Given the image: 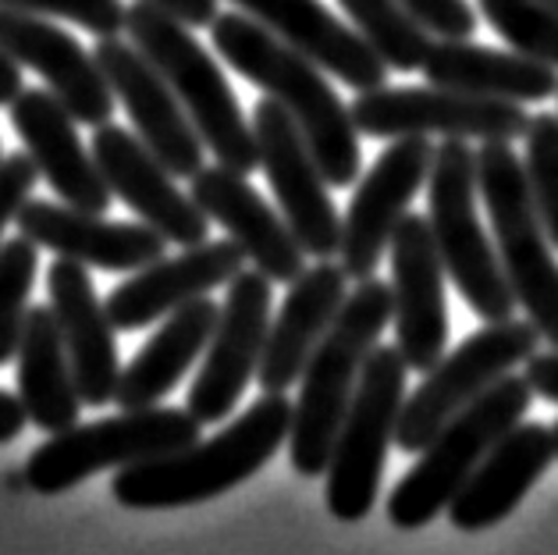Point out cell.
I'll use <instances>...</instances> for the list:
<instances>
[{"label":"cell","instance_id":"1","mask_svg":"<svg viewBox=\"0 0 558 555\" xmlns=\"http://www.w3.org/2000/svg\"><path fill=\"white\" fill-rule=\"evenodd\" d=\"M210 36L217 53L239 75H246L253 86H260L270 100H278L292 114L331 189H349L360 179V129L317 61L281 44L267 25L250 19L246 11L217 15Z\"/></svg>","mask_w":558,"mask_h":555},{"label":"cell","instance_id":"2","mask_svg":"<svg viewBox=\"0 0 558 555\" xmlns=\"http://www.w3.org/2000/svg\"><path fill=\"white\" fill-rule=\"evenodd\" d=\"M292 431V402L284 391H264L235 424L210 442H193L179 453L118 467L111 492L125 509H182L231 492L250 481L281 449Z\"/></svg>","mask_w":558,"mask_h":555},{"label":"cell","instance_id":"3","mask_svg":"<svg viewBox=\"0 0 558 555\" xmlns=\"http://www.w3.org/2000/svg\"><path fill=\"white\" fill-rule=\"evenodd\" d=\"M391 317V286L377 278H363L360 289L345 295L328 335L310 353L303 377H299L303 388L292 402L289 459L295 473H303V478L328 473L338 427L345 421L360 371Z\"/></svg>","mask_w":558,"mask_h":555},{"label":"cell","instance_id":"4","mask_svg":"<svg viewBox=\"0 0 558 555\" xmlns=\"http://www.w3.org/2000/svg\"><path fill=\"white\" fill-rule=\"evenodd\" d=\"M125 33L146 53L149 64L165 75V83L185 107L189 121L196 125L203 146L214 150L217 165L242 174H253L260 168V146H256L253 121H246L225 72L196 44L189 25L143 0V4L129 8Z\"/></svg>","mask_w":558,"mask_h":555},{"label":"cell","instance_id":"5","mask_svg":"<svg viewBox=\"0 0 558 555\" xmlns=\"http://www.w3.org/2000/svg\"><path fill=\"white\" fill-rule=\"evenodd\" d=\"M534 388H530L526 374H506L473 399L466 410H459L438 435H434L413 470L395 484L388 495V520L399 531H416V527L441 517L456 492L466 484V478L476 470V463L487 456V449L506 435L509 427L523 421L530 410Z\"/></svg>","mask_w":558,"mask_h":555},{"label":"cell","instance_id":"6","mask_svg":"<svg viewBox=\"0 0 558 555\" xmlns=\"http://www.w3.org/2000/svg\"><path fill=\"white\" fill-rule=\"evenodd\" d=\"M476 189L492 218L495 250L512 286L515 306H523L541 338H548L558 349V261L534 200H530L523 160L515 157L509 140H481Z\"/></svg>","mask_w":558,"mask_h":555},{"label":"cell","instance_id":"7","mask_svg":"<svg viewBox=\"0 0 558 555\" xmlns=\"http://www.w3.org/2000/svg\"><path fill=\"white\" fill-rule=\"evenodd\" d=\"M476 150L470 140H445L434 150L427 174L430 232L441 253L445 275L452 278L462 303L484 321H506L515 314V295L501 270L498 250L476 218Z\"/></svg>","mask_w":558,"mask_h":555},{"label":"cell","instance_id":"8","mask_svg":"<svg viewBox=\"0 0 558 555\" xmlns=\"http://www.w3.org/2000/svg\"><path fill=\"white\" fill-rule=\"evenodd\" d=\"M199 421L174 406H143L93 424H72L33 449L25 484L39 495H61L100 470L129 467L140 459L179 453L199 442Z\"/></svg>","mask_w":558,"mask_h":555},{"label":"cell","instance_id":"9","mask_svg":"<svg viewBox=\"0 0 558 555\" xmlns=\"http://www.w3.org/2000/svg\"><path fill=\"white\" fill-rule=\"evenodd\" d=\"M405 374L410 367H405L399 346H374L363 363L328 463V495L324 498L338 520L356 523L377 503L385 456L395 442L405 399Z\"/></svg>","mask_w":558,"mask_h":555},{"label":"cell","instance_id":"10","mask_svg":"<svg viewBox=\"0 0 558 555\" xmlns=\"http://www.w3.org/2000/svg\"><path fill=\"white\" fill-rule=\"evenodd\" d=\"M537 338L541 331L520 317L487 321L481 331L466 335L424 374L413 396L402 399L395 445L402 453H420L459 410L534 357Z\"/></svg>","mask_w":558,"mask_h":555},{"label":"cell","instance_id":"11","mask_svg":"<svg viewBox=\"0 0 558 555\" xmlns=\"http://www.w3.org/2000/svg\"><path fill=\"white\" fill-rule=\"evenodd\" d=\"M352 121L374 140L445 135V140H523L530 114L515 100L473 97L445 86H377L356 93Z\"/></svg>","mask_w":558,"mask_h":555},{"label":"cell","instance_id":"12","mask_svg":"<svg viewBox=\"0 0 558 555\" xmlns=\"http://www.w3.org/2000/svg\"><path fill=\"white\" fill-rule=\"evenodd\" d=\"M270 328V278L260 270L242 267L228 281L225 306L217 314L207 360L189 388L185 410L207 427L225 421L235 410L239 399L246 396L250 382L260 371L264 342Z\"/></svg>","mask_w":558,"mask_h":555},{"label":"cell","instance_id":"13","mask_svg":"<svg viewBox=\"0 0 558 555\" xmlns=\"http://www.w3.org/2000/svg\"><path fill=\"white\" fill-rule=\"evenodd\" d=\"M253 135L260 146V168L267 171L281 218L289 221L299 246L306 256L331 261L342 242V221L331 203L328 179L313 160L292 114L278 100L264 97L253 107Z\"/></svg>","mask_w":558,"mask_h":555},{"label":"cell","instance_id":"14","mask_svg":"<svg viewBox=\"0 0 558 555\" xmlns=\"http://www.w3.org/2000/svg\"><path fill=\"white\" fill-rule=\"evenodd\" d=\"M391 306H395V346L405 367L427 374L445 357L448 346V303H445V264L434 246L430 221L405 210L395 225L391 242Z\"/></svg>","mask_w":558,"mask_h":555},{"label":"cell","instance_id":"15","mask_svg":"<svg viewBox=\"0 0 558 555\" xmlns=\"http://www.w3.org/2000/svg\"><path fill=\"white\" fill-rule=\"evenodd\" d=\"M434 150L438 146L427 143V135H402L360 179L342 221V242H338V256L349 278H374L377 264L388 253L395 225L405 218L413 196L427 182Z\"/></svg>","mask_w":558,"mask_h":555},{"label":"cell","instance_id":"16","mask_svg":"<svg viewBox=\"0 0 558 555\" xmlns=\"http://www.w3.org/2000/svg\"><path fill=\"white\" fill-rule=\"evenodd\" d=\"M93 58L104 68L114 100H121L140 140L157 154L160 165L174 179H193L203 168V140L174 97V89L165 83V75L149 64L140 47L118 36H104Z\"/></svg>","mask_w":558,"mask_h":555},{"label":"cell","instance_id":"17","mask_svg":"<svg viewBox=\"0 0 558 555\" xmlns=\"http://www.w3.org/2000/svg\"><path fill=\"white\" fill-rule=\"evenodd\" d=\"M89 150L97 157L111 193L140 214L146 225H154L168 242H179L185 250L207 242L210 218L196 207L193 196H185L171 182L174 174L160 165L157 154L149 150L140 135L104 121L93 132Z\"/></svg>","mask_w":558,"mask_h":555},{"label":"cell","instance_id":"18","mask_svg":"<svg viewBox=\"0 0 558 555\" xmlns=\"http://www.w3.org/2000/svg\"><path fill=\"white\" fill-rule=\"evenodd\" d=\"M0 50L11 53L19 64L33 68L47 79L50 93L58 97L78 125H104L114 114V89L107 83L104 68L89 50L78 47L58 25L44 22L29 11L0 8Z\"/></svg>","mask_w":558,"mask_h":555},{"label":"cell","instance_id":"19","mask_svg":"<svg viewBox=\"0 0 558 555\" xmlns=\"http://www.w3.org/2000/svg\"><path fill=\"white\" fill-rule=\"evenodd\" d=\"M189 196L210 221L225 228L228 239L239 242L246 261H253V267L270 281L292 286L306 270V250L299 246L289 221L270 210V203H264L242 171L225 165L199 168L189 179Z\"/></svg>","mask_w":558,"mask_h":555},{"label":"cell","instance_id":"20","mask_svg":"<svg viewBox=\"0 0 558 555\" xmlns=\"http://www.w3.org/2000/svg\"><path fill=\"white\" fill-rule=\"evenodd\" d=\"M11 125L25 143V154L33 157L39 179H47L68 207L107 214L114 200L111 185L93 150H86V143L78 140V121L50 89H22L11 100Z\"/></svg>","mask_w":558,"mask_h":555},{"label":"cell","instance_id":"21","mask_svg":"<svg viewBox=\"0 0 558 555\" xmlns=\"http://www.w3.org/2000/svg\"><path fill=\"white\" fill-rule=\"evenodd\" d=\"M242 267H246V253H242L235 239L199 242V246H189L182 256H171V261L160 256V261L140 267L129 281H121L107 295V317L121 331L149 328V324L174 314L196 295L228 286Z\"/></svg>","mask_w":558,"mask_h":555},{"label":"cell","instance_id":"22","mask_svg":"<svg viewBox=\"0 0 558 555\" xmlns=\"http://www.w3.org/2000/svg\"><path fill=\"white\" fill-rule=\"evenodd\" d=\"M19 232L36 246H47L58 256L104 270H140L165 256L168 239L154 225L104 221V214L75 210L68 203L25 200L19 210Z\"/></svg>","mask_w":558,"mask_h":555},{"label":"cell","instance_id":"23","mask_svg":"<svg viewBox=\"0 0 558 555\" xmlns=\"http://www.w3.org/2000/svg\"><path fill=\"white\" fill-rule=\"evenodd\" d=\"M47 289H50V310L58 317V328L72 363L75 388L83 406H104L114 402L118 388V342L114 324L107 317V306L100 303L97 289L86 275V264L78 261H53L47 267Z\"/></svg>","mask_w":558,"mask_h":555},{"label":"cell","instance_id":"24","mask_svg":"<svg viewBox=\"0 0 558 555\" xmlns=\"http://www.w3.org/2000/svg\"><path fill=\"white\" fill-rule=\"evenodd\" d=\"M555 456L551 427L537 421L509 427L448 503V520L459 531H487L506 520L555 463Z\"/></svg>","mask_w":558,"mask_h":555},{"label":"cell","instance_id":"25","mask_svg":"<svg viewBox=\"0 0 558 555\" xmlns=\"http://www.w3.org/2000/svg\"><path fill=\"white\" fill-rule=\"evenodd\" d=\"M345 295H349V275L335 261L313 264L292 281L278 317H270L267 328L260 371H256V382H260L264 391H284L303 377L310 353L328 335Z\"/></svg>","mask_w":558,"mask_h":555},{"label":"cell","instance_id":"26","mask_svg":"<svg viewBox=\"0 0 558 555\" xmlns=\"http://www.w3.org/2000/svg\"><path fill=\"white\" fill-rule=\"evenodd\" d=\"M250 19L267 25L281 44L306 53L324 72L342 79L356 93L377 89L388 83L391 68L377 58V50L345 22H338L320 0H231Z\"/></svg>","mask_w":558,"mask_h":555},{"label":"cell","instance_id":"27","mask_svg":"<svg viewBox=\"0 0 558 555\" xmlns=\"http://www.w3.org/2000/svg\"><path fill=\"white\" fill-rule=\"evenodd\" d=\"M424 79L430 86L462 89L473 97L541 104L558 93L555 64L520 50H495L470 39H438L424 58Z\"/></svg>","mask_w":558,"mask_h":555},{"label":"cell","instance_id":"28","mask_svg":"<svg viewBox=\"0 0 558 555\" xmlns=\"http://www.w3.org/2000/svg\"><path fill=\"white\" fill-rule=\"evenodd\" d=\"M217 303L207 295H196L185 306H179L160 331L140 349L125 371L118 377L114 402L121 410H143V406H157L185 377L196 357L210 346L214 324H217Z\"/></svg>","mask_w":558,"mask_h":555},{"label":"cell","instance_id":"29","mask_svg":"<svg viewBox=\"0 0 558 555\" xmlns=\"http://www.w3.org/2000/svg\"><path fill=\"white\" fill-rule=\"evenodd\" d=\"M19 399L29 421L47 435L78 424L83 399H78L64 338L50 306H33L25 314L19 338Z\"/></svg>","mask_w":558,"mask_h":555},{"label":"cell","instance_id":"30","mask_svg":"<svg viewBox=\"0 0 558 555\" xmlns=\"http://www.w3.org/2000/svg\"><path fill=\"white\" fill-rule=\"evenodd\" d=\"M356 33L377 50L391 72H416L430 50V33L420 25L402 0H338Z\"/></svg>","mask_w":558,"mask_h":555},{"label":"cell","instance_id":"31","mask_svg":"<svg viewBox=\"0 0 558 555\" xmlns=\"http://www.w3.org/2000/svg\"><path fill=\"white\" fill-rule=\"evenodd\" d=\"M492 29L512 50L558 68V8L548 0H476Z\"/></svg>","mask_w":558,"mask_h":555},{"label":"cell","instance_id":"32","mask_svg":"<svg viewBox=\"0 0 558 555\" xmlns=\"http://www.w3.org/2000/svg\"><path fill=\"white\" fill-rule=\"evenodd\" d=\"M36 242L29 236L0 242V367L19 357L22 324L36 281Z\"/></svg>","mask_w":558,"mask_h":555},{"label":"cell","instance_id":"33","mask_svg":"<svg viewBox=\"0 0 558 555\" xmlns=\"http://www.w3.org/2000/svg\"><path fill=\"white\" fill-rule=\"evenodd\" d=\"M526 185L537 207V218L558 250V114H534L526 125Z\"/></svg>","mask_w":558,"mask_h":555},{"label":"cell","instance_id":"34","mask_svg":"<svg viewBox=\"0 0 558 555\" xmlns=\"http://www.w3.org/2000/svg\"><path fill=\"white\" fill-rule=\"evenodd\" d=\"M0 8L75 22L83 29L97 33L100 39L125 33V15H129V8L121 0H0Z\"/></svg>","mask_w":558,"mask_h":555},{"label":"cell","instance_id":"35","mask_svg":"<svg viewBox=\"0 0 558 555\" xmlns=\"http://www.w3.org/2000/svg\"><path fill=\"white\" fill-rule=\"evenodd\" d=\"M402 4L438 39H470L476 33V11L466 0H402Z\"/></svg>","mask_w":558,"mask_h":555},{"label":"cell","instance_id":"36","mask_svg":"<svg viewBox=\"0 0 558 555\" xmlns=\"http://www.w3.org/2000/svg\"><path fill=\"white\" fill-rule=\"evenodd\" d=\"M36 179H39V171L29 154L0 157V236H4V228L19 218L22 203L29 200Z\"/></svg>","mask_w":558,"mask_h":555},{"label":"cell","instance_id":"37","mask_svg":"<svg viewBox=\"0 0 558 555\" xmlns=\"http://www.w3.org/2000/svg\"><path fill=\"white\" fill-rule=\"evenodd\" d=\"M146 4H154L165 11V15L185 22L189 29H207L217 19V0H146Z\"/></svg>","mask_w":558,"mask_h":555},{"label":"cell","instance_id":"38","mask_svg":"<svg viewBox=\"0 0 558 555\" xmlns=\"http://www.w3.org/2000/svg\"><path fill=\"white\" fill-rule=\"evenodd\" d=\"M526 382L534 388V396L558 406V349H551V353H534L526 360Z\"/></svg>","mask_w":558,"mask_h":555},{"label":"cell","instance_id":"39","mask_svg":"<svg viewBox=\"0 0 558 555\" xmlns=\"http://www.w3.org/2000/svg\"><path fill=\"white\" fill-rule=\"evenodd\" d=\"M25 421H29V413H25L22 399H15L11 391H0V445L15 442L22 435Z\"/></svg>","mask_w":558,"mask_h":555},{"label":"cell","instance_id":"40","mask_svg":"<svg viewBox=\"0 0 558 555\" xmlns=\"http://www.w3.org/2000/svg\"><path fill=\"white\" fill-rule=\"evenodd\" d=\"M25 89L22 83V64L11 53L0 50V107H11V100Z\"/></svg>","mask_w":558,"mask_h":555},{"label":"cell","instance_id":"41","mask_svg":"<svg viewBox=\"0 0 558 555\" xmlns=\"http://www.w3.org/2000/svg\"><path fill=\"white\" fill-rule=\"evenodd\" d=\"M551 435H555V453H558V427H551Z\"/></svg>","mask_w":558,"mask_h":555},{"label":"cell","instance_id":"42","mask_svg":"<svg viewBox=\"0 0 558 555\" xmlns=\"http://www.w3.org/2000/svg\"><path fill=\"white\" fill-rule=\"evenodd\" d=\"M548 4H555V8H558V0H548Z\"/></svg>","mask_w":558,"mask_h":555}]
</instances>
